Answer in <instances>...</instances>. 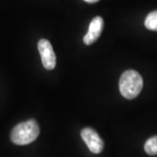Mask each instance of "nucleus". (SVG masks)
<instances>
[{"instance_id": "3", "label": "nucleus", "mask_w": 157, "mask_h": 157, "mask_svg": "<svg viewBox=\"0 0 157 157\" xmlns=\"http://www.w3.org/2000/svg\"><path fill=\"white\" fill-rule=\"evenodd\" d=\"M38 49L44 67L47 70H52L56 66V55L52 45L47 39H42L38 43Z\"/></svg>"}, {"instance_id": "2", "label": "nucleus", "mask_w": 157, "mask_h": 157, "mask_svg": "<svg viewBox=\"0 0 157 157\" xmlns=\"http://www.w3.org/2000/svg\"><path fill=\"white\" fill-rule=\"evenodd\" d=\"M39 127L35 120L17 124L11 133V140L17 145H27L38 138Z\"/></svg>"}, {"instance_id": "8", "label": "nucleus", "mask_w": 157, "mask_h": 157, "mask_svg": "<svg viewBox=\"0 0 157 157\" xmlns=\"http://www.w3.org/2000/svg\"><path fill=\"white\" fill-rule=\"evenodd\" d=\"M86 2H87V3H89V4H94V3H97L99 0H84Z\"/></svg>"}, {"instance_id": "5", "label": "nucleus", "mask_w": 157, "mask_h": 157, "mask_svg": "<svg viewBox=\"0 0 157 157\" xmlns=\"http://www.w3.org/2000/svg\"><path fill=\"white\" fill-rule=\"evenodd\" d=\"M104 28V20L101 17H95L90 23L87 33L84 36L83 41L86 45L94 44L100 38Z\"/></svg>"}, {"instance_id": "4", "label": "nucleus", "mask_w": 157, "mask_h": 157, "mask_svg": "<svg viewBox=\"0 0 157 157\" xmlns=\"http://www.w3.org/2000/svg\"><path fill=\"white\" fill-rule=\"evenodd\" d=\"M80 135L82 140H84V142L92 153L100 154L102 152L104 148V141L94 129L86 128L82 129Z\"/></svg>"}, {"instance_id": "6", "label": "nucleus", "mask_w": 157, "mask_h": 157, "mask_svg": "<svg viewBox=\"0 0 157 157\" xmlns=\"http://www.w3.org/2000/svg\"><path fill=\"white\" fill-rule=\"evenodd\" d=\"M144 149L149 155H157V135L147 140L144 145Z\"/></svg>"}, {"instance_id": "7", "label": "nucleus", "mask_w": 157, "mask_h": 157, "mask_svg": "<svg viewBox=\"0 0 157 157\" xmlns=\"http://www.w3.org/2000/svg\"><path fill=\"white\" fill-rule=\"evenodd\" d=\"M145 26L150 31L157 32V11L150 12L145 19Z\"/></svg>"}, {"instance_id": "1", "label": "nucleus", "mask_w": 157, "mask_h": 157, "mask_svg": "<svg viewBox=\"0 0 157 157\" xmlns=\"http://www.w3.org/2000/svg\"><path fill=\"white\" fill-rule=\"evenodd\" d=\"M143 86L140 74L135 70H128L122 73L119 81L121 95L128 100H133L140 94Z\"/></svg>"}]
</instances>
